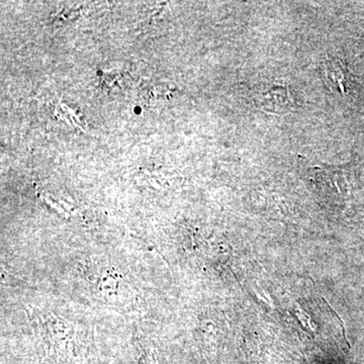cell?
Returning <instances> with one entry per match:
<instances>
[{"instance_id":"obj_3","label":"cell","mask_w":364,"mask_h":364,"mask_svg":"<svg viewBox=\"0 0 364 364\" xmlns=\"http://www.w3.org/2000/svg\"><path fill=\"white\" fill-rule=\"evenodd\" d=\"M257 100L258 104L262 105L264 109L272 112L287 111L294 105V100L289 90L282 86H277L264 91Z\"/></svg>"},{"instance_id":"obj_5","label":"cell","mask_w":364,"mask_h":364,"mask_svg":"<svg viewBox=\"0 0 364 364\" xmlns=\"http://www.w3.org/2000/svg\"><path fill=\"white\" fill-rule=\"evenodd\" d=\"M136 363L138 364H159L156 353L151 347L140 344L136 347Z\"/></svg>"},{"instance_id":"obj_1","label":"cell","mask_w":364,"mask_h":364,"mask_svg":"<svg viewBox=\"0 0 364 364\" xmlns=\"http://www.w3.org/2000/svg\"><path fill=\"white\" fill-rule=\"evenodd\" d=\"M33 334L46 359L53 364H85L93 350L87 333L75 323L48 311L30 312Z\"/></svg>"},{"instance_id":"obj_2","label":"cell","mask_w":364,"mask_h":364,"mask_svg":"<svg viewBox=\"0 0 364 364\" xmlns=\"http://www.w3.org/2000/svg\"><path fill=\"white\" fill-rule=\"evenodd\" d=\"M97 291L107 303L117 304L126 298V282L119 272L105 269L98 275Z\"/></svg>"},{"instance_id":"obj_4","label":"cell","mask_w":364,"mask_h":364,"mask_svg":"<svg viewBox=\"0 0 364 364\" xmlns=\"http://www.w3.org/2000/svg\"><path fill=\"white\" fill-rule=\"evenodd\" d=\"M325 78L328 85L338 87L344 91V82L346 81V71L339 60H328L324 64Z\"/></svg>"}]
</instances>
